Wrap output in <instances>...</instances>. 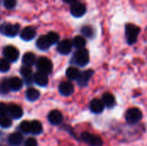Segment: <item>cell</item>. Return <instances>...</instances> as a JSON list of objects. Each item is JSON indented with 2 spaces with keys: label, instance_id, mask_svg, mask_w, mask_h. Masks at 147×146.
I'll list each match as a JSON object with an SVG mask.
<instances>
[{
  "label": "cell",
  "instance_id": "obj_1",
  "mask_svg": "<svg viewBox=\"0 0 147 146\" xmlns=\"http://www.w3.org/2000/svg\"><path fill=\"white\" fill-rule=\"evenodd\" d=\"M89 61H90L89 52L84 48L78 49L71 60V64H74L80 67H84V66L87 65Z\"/></svg>",
  "mask_w": 147,
  "mask_h": 146
},
{
  "label": "cell",
  "instance_id": "obj_2",
  "mask_svg": "<svg viewBox=\"0 0 147 146\" xmlns=\"http://www.w3.org/2000/svg\"><path fill=\"white\" fill-rule=\"evenodd\" d=\"M140 32V28L132 23H128L125 27V34H126V40L128 44L133 45L137 41L138 35Z\"/></svg>",
  "mask_w": 147,
  "mask_h": 146
},
{
  "label": "cell",
  "instance_id": "obj_3",
  "mask_svg": "<svg viewBox=\"0 0 147 146\" xmlns=\"http://www.w3.org/2000/svg\"><path fill=\"white\" fill-rule=\"evenodd\" d=\"M125 118L128 124L131 125L137 124L142 119V112L137 108H129L126 113Z\"/></svg>",
  "mask_w": 147,
  "mask_h": 146
},
{
  "label": "cell",
  "instance_id": "obj_4",
  "mask_svg": "<svg viewBox=\"0 0 147 146\" xmlns=\"http://www.w3.org/2000/svg\"><path fill=\"white\" fill-rule=\"evenodd\" d=\"M20 30V26L18 24H11V23H2L0 25V33L3 35L9 37L16 36Z\"/></svg>",
  "mask_w": 147,
  "mask_h": 146
},
{
  "label": "cell",
  "instance_id": "obj_5",
  "mask_svg": "<svg viewBox=\"0 0 147 146\" xmlns=\"http://www.w3.org/2000/svg\"><path fill=\"white\" fill-rule=\"evenodd\" d=\"M81 139L84 142H85L90 146H102L103 145V141L99 136L91 134L87 132L82 133Z\"/></svg>",
  "mask_w": 147,
  "mask_h": 146
},
{
  "label": "cell",
  "instance_id": "obj_6",
  "mask_svg": "<svg viewBox=\"0 0 147 146\" xmlns=\"http://www.w3.org/2000/svg\"><path fill=\"white\" fill-rule=\"evenodd\" d=\"M36 66H37V69L39 70V71L46 73V74L51 73L52 70H53L52 61L49 59L45 58V57H41L36 61Z\"/></svg>",
  "mask_w": 147,
  "mask_h": 146
},
{
  "label": "cell",
  "instance_id": "obj_7",
  "mask_svg": "<svg viewBox=\"0 0 147 146\" xmlns=\"http://www.w3.org/2000/svg\"><path fill=\"white\" fill-rule=\"evenodd\" d=\"M3 56L9 62H15L19 58V51L12 46H7L3 48Z\"/></svg>",
  "mask_w": 147,
  "mask_h": 146
},
{
  "label": "cell",
  "instance_id": "obj_8",
  "mask_svg": "<svg viewBox=\"0 0 147 146\" xmlns=\"http://www.w3.org/2000/svg\"><path fill=\"white\" fill-rule=\"evenodd\" d=\"M72 46H73L72 41H71L68 39H65V40L59 42L58 46H57V50L60 54L66 55V54H69L71 52Z\"/></svg>",
  "mask_w": 147,
  "mask_h": 146
},
{
  "label": "cell",
  "instance_id": "obj_9",
  "mask_svg": "<svg viewBox=\"0 0 147 146\" xmlns=\"http://www.w3.org/2000/svg\"><path fill=\"white\" fill-rule=\"evenodd\" d=\"M94 71L92 70H87L85 71L80 72L78 77L77 78V83L80 87H84L88 84L89 81L92 77Z\"/></svg>",
  "mask_w": 147,
  "mask_h": 146
},
{
  "label": "cell",
  "instance_id": "obj_10",
  "mask_svg": "<svg viewBox=\"0 0 147 146\" xmlns=\"http://www.w3.org/2000/svg\"><path fill=\"white\" fill-rule=\"evenodd\" d=\"M86 12V7L84 3L77 2L73 4H71V13L75 17H81L83 16Z\"/></svg>",
  "mask_w": 147,
  "mask_h": 146
},
{
  "label": "cell",
  "instance_id": "obj_11",
  "mask_svg": "<svg viewBox=\"0 0 147 146\" xmlns=\"http://www.w3.org/2000/svg\"><path fill=\"white\" fill-rule=\"evenodd\" d=\"M104 108H105V105L102 102V100H100V99H93L90 103V109L92 113L94 114H101L102 113V111L104 110Z\"/></svg>",
  "mask_w": 147,
  "mask_h": 146
},
{
  "label": "cell",
  "instance_id": "obj_12",
  "mask_svg": "<svg viewBox=\"0 0 147 146\" xmlns=\"http://www.w3.org/2000/svg\"><path fill=\"white\" fill-rule=\"evenodd\" d=\"M33 81L39 86L41 87H45L47 85L48 83V77H47V74L40 72V71H37L33 75Z\"/></svg>",
  "mask_w": 147,
  "mask_h": 146
},
{
  "label": "cell",
  "instance_id": "obj_13",
  "mask_svg": "<svg viewBox=\"0 0 147 146\" xmlns=\"http://www.w3.org/2000/svg\"><path fill=\"white\" fill-rule=\"evenodd\" d=\"M59 93L64 96H69L74 92V86L71 82H63L59 86Z\"/></svg>",
  "mask_w": 147,
  "mask_h": 146
},
{
  "label": "cell",
  "instance_id": "obj_14",
  "mask_svg": "<svg viewBox=\"0 0 147 146\" xmlns=\"http://www.w3.org/2000/svg\"><path fill=\"white\" fill-rule=\"evenodd\" d=\"M8 114L11 118L17 120L22 116L23 111L20 106H17L16 104H10L9 106H8Z\"/></svg>",
  "mask_w": 147,
  "mask_h": 146
},
{
  "label": "cell",
  "instance_id": "obj_15",
  "mask_svg": "<svg viewBox=\"0 0 147 146\" xmlns=\"http://www.w3.org/2000/svg\"><path fill=\"white\" fill-rule=\"evenodd\" d=\"M21 38L25 41H29L33 40L36 35V30L33 27H26L21 32Z\"/></svg>",
  "mask_w": 147,
  "mask_h": 146
},
{
  "label": "cell",
  "instance_id": "obj_16",
  "mask_svg": "<svg viewBox=\"0 0 147 146\" xmlns=\"http://www.w3.org/2000/svg\"><path fill=\"white\" fill-rule=\"evenodd\" d=\"M48 120L52 125H59L63 120V115L59 110H53L48 114Z\"/></svg>",
  "mask_w": 147,
  "mask_h": 146
},
{
  "label": "cell",
  "instance_id": "obj_17",
  "mask_svg": "<svg viewBox=\"0 0 147 146\" xmlns=\"http://www.w3.org/2000/svg\"><path fill=\"white\" fill-rule=\"evenodd\" d=\"M36 46L40 50H47L52 45L50 44L49 40H48V38L47 35H41L40 37H39V39L37 40L36 41Z\"/></svg>",
  "mask_w": 147,
  "mask_h": 146
},
{
  "label": "cell",
  "instance_id": "obj_18",
  "mask_svg": "<svg viewBox=\"0 0 147 146\" xmlns=\"http://www.w3.org/2000/svg\"><path fill=\"white\" fill-rule=\"evenodd\" d=\"M22 140H23V137L19 133H14L10 134L8 139L9 144L12 146L20 145L22 144Z\"/></svg>",
  "mask_w": 147,
  "mask_h": 146
},
{
  "label": "cell",
  "instance_id": "obj_19",
  "mask_svg": "<svg viewBox=\"0 0 147 146\" xmlns=\"http://www.w3.org/2000/svg\"><path fill=\"white\" fill-rule=\"evenodd\" d=\"M21 74L25 79V82L27 83V84H30V83L33 81V73H32L31 68L27 65L22 66L21 68Z\"/></svg>",
  "mask_w": 147,
  "mask_h": 146
},
{
  "label": "cell",
  "instance_id": "obj_20",
  "mask_svg": "<svg viewBox=\"0 0 147 146\" xmlns=\"http://www.w3.org/2000/svg\"><path fill=\"white\" fill-rule=\"evenodd\" d=\"M9 84L10 90L17 91V90H20L22 89V81L17 77H13L9 79Z\"/></svg>",
  "mask_w": 147,
  "mask_h": 146
},
{
  "label": "cell",
  "instance_id": "obj_21",
  "mask_svg": "<svg viewBox=\"0 0 147 146\" xmlns=\"http://www.w3.org/2000/svg\"><path fill=\"white\" fill-rule=\"evenodd\" d=\"M102 100L105 107L108 108H111L115 107V96L113 95H111L110 93H105L102 96Z\"/></svg>",
  "mask_w": 147,
  "mask_h": 146
},
{
  "label": "cell",
  "instance_id": "obj_22",
  "mask_svg": "<svg viewBox=\"0 0 147 146\" xmlns=\"http://www.w3.org/2000/svg\"><path fill=\"white\" fill-rule=\"evenodd\" d=\"M22 63L27 65V66H31L34 64L36 63V59H35V55L31 52H28L26 53H24L23 57H22Z\"/></svg>",
  "mask_w": 147,
  "mask_h": 146
},
{
  "label": "cell",
  "instance_id": "obj_23",
  "mask_svg": "<svg viewBox=\"0 0 147 146\" xmlns=\"http://www.w3.org/2000/svg\"><path fill=\"white\" fill-rule=\"evenodd\" d=\"M79 74H80L79 70L77 67H72V66L67 68L66 72H65V75H66L67 78L70 79V80H77Z\"/></svg>",
  "mask_w": 147,
  "mask_h": 146
},
{
  "label": "cell",
  "instance_id": "obj_24",
  "mask_svg": "<svg viewBox=\"0 0 147 146\" xmlns=\"http://www.w3.org/2000/svg\"><path fill=\"white\" fill-rule=\"evenodd\" d=\"M72 45L74 47H76L77 49H81V48H84L85 45H86V40L84 37L78 35L76 36L73 40H72Z\"/></svg>",
  "mask_w": 147,
  "mask_h": 146
},
{
  "label": "cell",
  "instance_id": "obj_25",
  "mask_svg": "<svg viewBox=\"0 0 147 146\" xmlns=\"http://www.w3.org/2000/svg\"><path fill=\"white\" fill-rule=\"evenodd\" d=\"M26 97L28 101L34 102L40 97V92L34 88H29L26 92Z\"/></svg>",
  "mask_w": 147,
  "mask_h": 146
},
{
  "label": "cell",
  "instance_id": "obj_26",
  "mask_svg": "<svg viewBox=\"0 0 147 146\" xmlns=\"http://www.w3.org/2000/svg\"><path fill=\"white\" fill-rule=\"evenodd\" d=\"M42 125L40 122H39L38 120H34L31 122V131L30 133L34 134V135H38L40 133H42Z\"/></svg>",
  "mask_w": 147,
  "mask_h": 146
},
{
  "label": "cell",
  "instance_id": "obj_27",
  "mask_svg": "<svg viewBox=\"0 0 147 146\" xmlns=\"http://www.w3.org/2000/svg\"><path fill=\"white\" fill-rule=\"evenodd\" d=\"M11 125H12V120L10 118H9L6 115L0 117V126H2L3 128H8L9 126H11Z\"/></svg>",
  "mask_w": 147,
  "mask_h": 146
},
{
  "label": "cell",
  "instance_id": "obj_28",
  "mask_svg": "<svg viewBox=\"0 0 147 146\" xmlns=\"http://www.w3.org/2000/svg\"><path fill=\"white\" fill-rule=\"evenodd\" d=\"M81 33L83 35H84L87 38H92L94 36V30L90 26H84L81 29Z\"/></svg>",
  "mask_w": 147,
  "mask_h": 146
},
{
  "label": "cell",
  "instance_id": "obj_29",
  "mask_svg": "<svg viewBox=\"0 0 147 146\" xmlns=\"http://www.w3.org/2000/svg\"><path fill=\"white\" fill-rule=\"evenodd\" d=\"M47 36L48 40H49L51 45H54V44L58 43L59 40V35L55 32H49L47 34Z\"/></svg>",
  "mask_w": 147,
  "mask_h": 146
},
{
  "label": "cell",
  "instance_id": "obj_30",
  "mask_svg": "<svg viewBox=\"0 0 147 146\" xmlns=\"http://www.w3.org/2000/svg\"><path fill=\"white\" fill-rule=\"evenodd\" d=\"M20 129L22 133H29L30 131H31V122H28L27 120H24L22 121L21 124H20Z\"/></svg>",
  "mask_w": 147,
  "mask_h": 146
},
{
  "label": "cell",
  "instance_id": "obj_31",
  "mask_svg": "<svg viewBox=\"0 0 147 146\" xmlns=\"http://www.w3.org/2000/svg\"><path fill=\"white\" fill-rule=\"evenodd\" d=\"M10 90L9 84V79L3 80L0 83V93L1 94H7Z\"/></svg>",
  "mask_w": 147,
  "mask_h": 146
},
{
  "label": "cell",
  "instance_id": "obj_32",
  "mask_svg": "<svg viewBox=\"0 0 147 146\" xmlns=\"http://www.w3.org/2000/svg\"><path fill=\"white\" fill-rule=\"evenodd\" d=\"M9 63L6 59H0V71L6 72L9 70Z\"/></svg>",
  "mask_w": 147,
  "mask_h": 146
},
{
  "label": "cell",
  "instance_id": "obj_33",
  "mask_svg": "<svg viewBox=\"0 0 147 146\" xmlns=\"http://www.w3.org/2000/svg\"><path fill=\"white\" fill-rule=\"evenodd\" d=\"M3 5L6 9H11L16 5V0H3Z\"/></svg>",
  "mask_w": 147,
  "mask_h": 146
},
{
  "label": "cell",
  "instance_id": "obj_34",
  "mask_svg": "<svg viewBox=\"0 0 147 146\" xmlns=\"http://www.w3.org/2000/svg\"><path fill=\"white\" fill-rule=\"evenodd\" d=\"M8 114V106L4 103L0 102V117Z\"/></svg>",
  "mask_w": 147,
  "mask_h": 146
},
{
  "label": "cell",
  "instance_id": "obj_35",
  "mask_svg": "<svg viewBox=\"0 0 147 146\" xmlns=\"http://www.w3.org/2000/svg\"><path fill=\"white\" fill-rule=\"evenodd\" d=\"M25 146H37V141L34 138H29L26 140Z\"/></svg>",
  "mask_w": 147,
  "mask_h": 146
},
{
  "label": "cell",
  "instance_id": "obj_36",
  "mask_svg": "<svg viewBox=\"0 0 147 146\" xmlns=\"http://www.w3.org/2000/svg\"><path fill=\"white\" fill-rule=\"evenodd\" d=\"M65 3H70V4H73V3H77L78 2V0H63Z\"/></svg>",
  "mask_w": 147,
  "mask_h": 146
},
{
  "label": "cell",
  "instance_id": "obj_37",
  "mask_svg": "<svg viewBox=\"0 0 147 146\" xmlns=\"http://www.w3.org/2000/svg\"><path fill=\"white\" fill-rule=\"evenodd\" d=\"M0 146H4V145H0Z\"/></svg>",
  "mask_w": 147,
  "mask_h": 146
}]
</instances>
